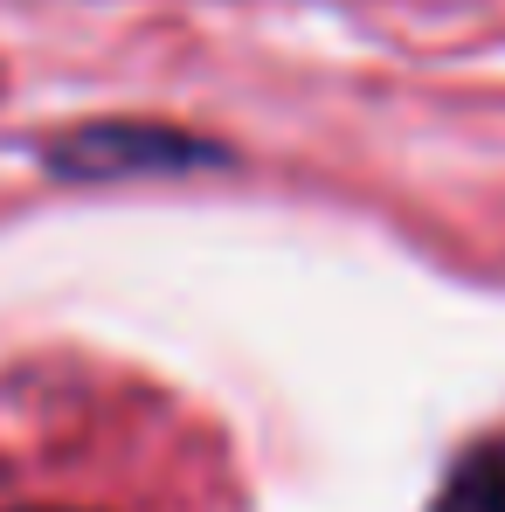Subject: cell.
Segmentation results:
<instances>
[{"instance_id":"6da1fadb","label":"cell","mask_w":505,"mask_h":512,"mask_svg":"<svg viewBox=\"0 0 505 512\" xmlns=\"http://www.w3.org/2000/svg\"><path fill=\"white\" fill-rule=\"evenodd\" d=\"M236 153L222 139H201L167 118H90L77 132L42 139L49 180H173V173L229 167Z\"/></svg>"},{"instance_id":"7a4b0ae2","label":"cell","mask_w":505,"mask_h":512,"mask_svg":"<svg viewBox=\"0 0 505 512\" xmlns=\"http://www.w3.org/2000/svg\"><path fill=\"white\" fill-rule=\"evenodd\" d=\"M429 512H505V436L478 443L471 457H457Z\"/></svg>"},{"instance_id":"3957f363","label":"cell","mask_w":505,"mask_h":512,"mask_svg":"<svg viewBox=\"0 0 505 512\" xmlns=\"http://www.w3.org/2000/svg\"><path fill=\"white\" fill-rule=\"evenodd\" d=\"M35 512H56V506H35Z\"/></svg>"}]
</instances>
